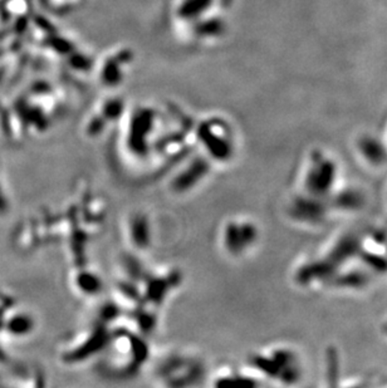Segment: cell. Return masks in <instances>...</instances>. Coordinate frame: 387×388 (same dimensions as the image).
Wrapping results in <instances>:
<instances>
[{"label":"cell","instance_id":"obj_1","mask_svg":"<svg viewBox=\"0 0 387 388\" xmlns=\"http://www.w3.org/2000/svg\"><path fill=\"white\" fill-rule=\"evenodd\" d=\"M342 170L331 152L313 149L308 152L300 171V194L308 198L328 201L340 190Z\"/></svg>","mask_w":387,"mask_h":388},{"label":"cell","instance_id":"obj_2","mask_svg":"<svg viewBox=\"0 0 387 388\" xmlns=\"http://www.w3.org/2000/svg\"><path fill=\"white\" fill-rule=\"evenodd\" d=\"M357 156L365 166L379 169L387 164V146L382 140L379 142L377 140L363 137L357 145ZM372 169V170H374Z\"/></svg>","mask_w":387,"mask_h":388},{"label":"cell","instance_id":"obj_3","mask_svg":"<svg viewBox=\"0 0 387 388\" xmlns=\"http://www.w3.org/2000/svg\"><path fill=\"white\" fill-rule=\"evenodd\" d=\"M381 332H382V335H384L387 339V316L386 318L382 321V324H381Z\"/></svg>","mask_w":387,"mask_h":388},{"label":"cell","instance_id":"obj_4","mask_svg":"<svg viewBox=\"0 0 387 388\" xmlns=\"http://www.w3.org/2000/svg\"><path fill=\"white\" fill-rule=\"evenodd\" d=\"M385 137H386V140H385V144H386L387 146V125H386V133H385Z\"/></svg>","mask_w":387,"mask_h":388}]
</instances>
